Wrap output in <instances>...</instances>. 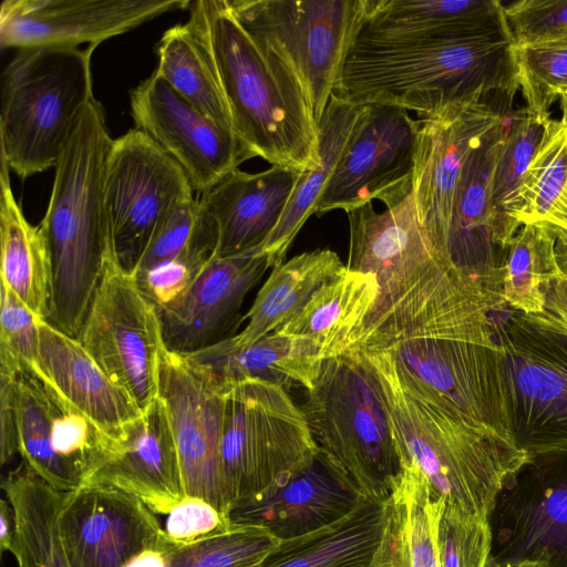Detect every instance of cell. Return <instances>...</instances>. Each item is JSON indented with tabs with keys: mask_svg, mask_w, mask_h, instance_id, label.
Instances as JSON below:
<instances>
[{
	"mask_svg": "<svg viewBox=\"0 0 567 567\" xmlns=\"http://www.w3.org/2000/svg\"><path fill=\"white\" fill-rule=\"evenodd\" d=\"M499 311L477 282L434 254L379 290L347 350L386 353L415 386L516 445L493 328Z\"/></svg>",
	"mask_w": 567,
	"mask_h": 567,
	"instance_id": "obj_1",
	"label": "cell"
},
{
	"mask_svg": "<svg viewBox=\"0 0 567 567\" xmlns=\"http://www.w3.org/2000/svg\"><path fill=\"white\" fill-rule=\"evenodd\" d=\"M518 90L517 49L506 28L442 39L360 32L333 94L353 104L412 110L422 120L476 102L511 113Z\"/></svg>",
	"mask_w": 567,
	"mask_h": 567,
	"instance_id": "obj_2",
	"label": "cell"
},
{
	"mask_svg": "<svg viewBox=\"0 0 567 567\" xmlns=\"http://www.w3.org/2000/svg\"><path fill=\"white\" fill-rule=\"evenodd\" d=\"M186 22L196 35L230 116L234 133L271 165L311 169L319 125L291 62L251 35L228 0H196Z\"/></svg>",
	"mask_w": 567,
	"mask_h": 567,
	"instance_id": "obj_3",
	"label": "cell"
},
{
	"mask_svg": "<svg viewBox=\"0 0 567 567\" xmlns=\"http://www.w3.org/2000/svg\"><path fill=\"white\" fill-rule=\"evenodd\" d=\"M355 352L379 381L402 460L415 464L447 503L488 519L503 485L526 462V454L415 386L386 353Z\"/></svg>",
	"mask_w": 567,
	"mask_h": 567,
	"instance_id": "obj_4",
	"label": "cell"
},
{
	"mask_svg": "<svg viewBox=\"0 0 567 567\" xmlns=\"http://www.w3.org/2000/svg\"><path fill=\"white\" fill-rule=\"evenodd\" d=\"M112 141L94 99L54 167L49 205L38 226L51 264L48 321L75 339L111 257L103 187Z\"/></svg>",
	"mask_w": 567,
	"mask_h": 567,
	"instance_id": "obj_5",
	"label": "cell"
},
{
	"mask_svg": "<svg viewBox=\"0 0 567 567\" xmlns=\"http://www.w3.org/2000/svg\"><path fill=\"white\" fill-rule=\"evenodd\" d=\"M95 47L20 49L4 69L1 161L21 178L55 167L94 100Z\"/></svg>",
	"mask_w": 567,
	"mask_h": 567,
	"instance_id": "obj_6",
	"label": "cell"
},
{
	"mask_svg": "<svg viewBox=\"0 0 567 567\" xmlns=\"http://www.w3.org/2000/svg\"><path fill=\"white\" fill-rule=\"evenodd\" d=\"M319 449L364 496L385 499L403 460L378 379L352 350L324 360L300 405Z\"/></svg>",
	"mask_w": 567,
	"mask_h": 567,
	"instance_id": "obj_7",
	"label": "cell"
},
{
	"mask_svg": "<svg viewBox=\"0 0 567 567\" xmlns=\"http://www.w3.org/2000/svg\"><path fill=\"white\" fill-rule=\"evenodd\" d=\"M318 451L286 388L259 379L226 384L220 460L231 506L281 481Z\"/></svg>",
	"mask_w": 567,
	"mask_h": 567,
	"instance_id": "obj_8",
	"label": "cell"
},
{
	"mask_svg": "<svg viewBox=\"0 0 567 567\" xmlns=\"http://www.w3.org/2000/svg\"><path fill=\"white\" fill-rule=\"evenodd\" d=\"M493 328L517 447L567 451V332L508 308L493 313Z\"/></svg>",
	"mask_w": 567,
	"mask_h": 567,
	"instance_id": "obj_9",
	"label": "cell"
},
{
	"mask_svg": "<svg viewBox=\"0 0 567 567\" xmlns=\"http://www.w3.org/2000/svg\"><path fill=\"white\" fill-rule=\"evenodd\" d=\"M240 24L301 78L319 125L367 16V0H228Z\"/></svg>",
	"mask_w": 567,
	"mask_h": 567,
	"instance_id": "obj_10",
	"label": "cell"
},
{
	"mask_svg": "<svg viewBox=\"0 0 567 567\" xmlns=\"http://www.w3.org/2000/svg\"><path fill=\"white\" fill-rule=\"evenodd\" d=\"M103 195L111 258L133 275L157 229L194 198V189L183 169L134 127L112 141Z\"/></svg>",
	"mask_w": 567,
	"mask_h": 567,
	"instance_id": "obj_11",
	"label": "cell"
},
{
	"mask_svg": "<svg viewBox=\"0 0 567 567\" xmlns=\"http://www.w3.org/2000/svg\"><path fill=\"white\" fill-rule=\"evenodd\" d=\"M78 340L141 411L158 396L165 344L157 309L111 257Z\"/></svg>",
	"mask_w": 567,
	"mask_h": 567,
	"instance_id": "obj_12",
	"label": "cell"
},
{
	"mask_svg": "<svg viewBox=\"0 0 567 567\" xmlns=\"http://www.w3.org/2000/svg\"><path fill=\"white\" fill-rule=\"evenodd\" d=\"M488 564L567 567V451L527 456L488 516Z\"/></svg>",
	"mask_w": 567,
	"mask_h": 567,
	"instance_id": "obj_13",
	"label": "cell"
},
{
	"mask_svg": "<svg viewBox=\"0 0 567 567\" xmlns=\"http://www.w3.org/2000/svg\"><path fill=\"white\" fill-rule=\"evenodd\" d=\"M419 128L405 109L364 104L315 214L347 212L373 199L386 208L401 203L413 190Z\"/></svg>",
	"mask_w": 567,
	"mask_h": 567,
	"instance_id": "obj_14",
	"label": "cell"
},
{
	"mask_svg": "<svg viewBox=\"0 0 567 567\" xmlns=\"http://www.w3.org/2000/svg\"><path fill=\"white\" fill-rule=\"evenodd\" d=\"M225 390L226 384L164 348L158 396L167 409L185 494L210 503L229 518L231 504L220 460Z\"/></svg>",
	"mask_w": 567,
	"mask_h": 567,
	"instance_id": "obj_15",
	"label": "cell"
},
{
	"mask_svg": "<svg viewBox=\"0 0 567 567\" xmlns=\"http://www.w3.org/2000/svg\"><path fill=\"white\" fill-rule=\"evenodd\" d=\"M135 128L151 138L204 194L256 157L229 128L205 115L153 73L131 92Z\"/></svg>",
	"mask_w": 567,
	"mask_h": 567,
	"instance_id": "obj_16",
	"label": "cell"
},
{
	"mask_svg": "<svg viewBox=\"0 0 567 567\" xmlns=\"http://www.w3.org/2000/svg\"><path fill=\"white\" fill-rule=\"evenodd\" d=\"M60 524L70 567H124L144 551L175 548L147 505L111 487L65 492Z\"/></svg>",
	"mask_w": 567,
	"mask_h": 567,
	"instance_id": "obj_17",
	"label": "cell"
},
{
	"mask_svg": "<svg viewBox=\"0 0 567 567\" xmlns=\"http://www.w3.org/2000/svg\"><path fill=\"white\" fill-rule=\"evenodd\" d=\"M189 0H3L2 49L73 47L126 33L164 13L188 8Z\"/></svg>",
	"mask_w": 567,
	"mask_h": 567,
	"instance_id": "obj_18",
	"label": "cell"
},
{
	"mask_svg": "<svg viewBox=\"0 0 567 567\" xmlns=\"http://www.w3.org/2000/svg\"><path fill=\"white\" fill-rule=\"evenodd\" d=\"M81 485L118 489L159 515L186 497L172 425L159 396L105 434L100 460Z\"/></svg>",
	"mask_w": 567,
	"mask_h": 567,
	"instance_id": "obj_19",
	"label": "cell"
},
{
	"mask_svg": "<svg viewBox=\"0 0 567 567\" xmlns=\"http://www.w3.org/2000/svg\"><path fill=\"white\" fill-rule=\"evenodd\" d=\"M507 114L476 102L419 118L413 193L430 244L441 258L465 162L483 135Z\"/></svg>",
	"mask_w": 567,
	"mask_h": 567,
	"instance_id": "obj_20",
	"label": "cell"
},
{
	"mask_svg": "<svg viewBox=\"0 0 567 567\" xmlns=\"http://www.w3.org/2000/svg\"><path fill=\"white\" fill-rule=\"evenodd\" d=\"M269 267L264 247L213 255L187 291L157 310L166 349L187 355L235 336L244 300Z\"/></svg>",
	"mask_w": 567,
	"mask_h": 567,
	"instance_id": "obj_21",
	"label": "cell"
},
{
	"mask_svg": "<svg viewBox=\"0 0 567 567\" xmlns=\"http://www.w3.org/2000/svg\"><path fill=\"white\" fill-rule=\"evenodd\" d=\"M509 114L483 135L465 162L443 251L446 261L477 282L502 309L507 308L502 295V271L507 247L496 229L492 177Z\"/></svg>",
	"mask_w": 567,
	"mask_h": 567,
	"instance_id": "obj_22",
	"label": "cell"
},
{
	"mask_svg": "<svg viewBox=\"0 0 567 567\" xmlns=\"http://www.w3.org/2000/svg\"><path fill=\"white\" fill-rule=\"evenodd\" d=\"M364 497L357 484L318 451L310 462L281 481L236 502L229 511V522L261 527L278 542H285L341 520Z\"/></svg>",
	"mask_w": 567,
	"mask_h": 567,
	"instance_id": "obj_23",
	"label": "cell"
},
{
	"mask_svg": "<svg viewBox=\"0 0 567 567\" xmlns=\"http://www.w3.org/2000/svg\"><path fill=\"white\" fill-rule=\"evenodd\" d=\"M301 173L280 165L255 174L237 168L202 194L199 204L217 234L214 255L228 257L264 247Z\"/></svg>",
	"mask_w": 567,
	"mask_h": 567,
	"instance_id": "obj_24",
	"label": "cell"
},
{
	"mask_svg": "<svg viewBox=\"0 0 567 567\" xmlns=\"http://www.w3.org/2000/svg\"><path fill=\"white\" fill-rule=\"evenodd\" d=\"M39 380L110 433L142 411L93 360L81 342L48 320L39 321Z\"/></svg>",
	"mask_w": 567,
	"mask_h": 567,
	"instance_id": "obj_25",
	"label": "cell"
},
{
	"mask_svg": "<svg viewBox=\"0 0 567 567\" xmlns=\"http://www.w3.org/2000/svg\"><path fill=\"white\" fill-rule=\"evenodd\" d=\"M350 270L372 274L379 290L425 262L435 252L419 217L413 190L384 212L372 202L348 209Z\"/></svg>",
	"mask_w": 567,
	"mask_h": 567,
	"instance_id": "obj_26",
	"label": "cell"
},
{
	"mask_svg": "<svg viewBox=\"0 0 567 567\" xmlns=\"http://www.w3.org/2000/svg\"><path fill=\"white\" fill-rule=\"evenodd\" d=\"M184 357L224 384L259 379L287 390L291 386L309 390L324 362L310 338L280 331L243 347L234 344L228 338Z\"/></svg>",
	"mask_w": 567,
	"mask_h": 567,
	"instance_id": "obj_27",
	"label": "cell"
},
{
	"mask_svg": "<svg viewBox=\"0 0 567 567\" xmlns=\"http://www.w3.org/2000/svg\"><path fill=\"white\" fill-rule=\"evenodd\" d=\"M445 504L420 468L403 461L385 498L384 529L370 567H441L439 526Z\"/></svg>",
	"mask_w": 567,
	"mask_h": 567,
	"instance_id": "obj_28",
	"label": "cell"
},
{
	"mask_svg": "<svg viewBox=\"0 0 567 567\" xmlns=\"http://www.w3.org/2000/svg\"><path fill=\"white\" fill-rule=\"evenodd\" d=\"M497 0H367L360 32L396 39L468 37L506 29Z\"/></svg>",
	"mask_w": 567,
	"mask_h": 567,
	"instance_id": "obj_29",
	"label": "cell"
},
{
	"mask_svg": "<svg viewBox=\"0 0 567 567\" xmlns=\"http://www.w3.org/2000/svg\"><path fill=\"white\" fill-rule=\"evenodd\" d=\"M1 487L16 515L10 553L19 567H70L60 524L65 492L22 460L2 478Z\"/></svg>",
	"mask_w": 567,
	"mask_h": 567,
	"instance_id": "obj_30",
	"label": "cell"
},
{
	"mask_svg": "<svg viewBox=\"0 0 567 567\" xmlns=\"http://www.w3.org/2000/svg\"><path fill=\"white\" fill-rule=\"evenodd\" d=\"M385 524V499L364 497L341 520L279 542L256 567H370Z\"/></svg>",
	"mask_w": 567,
	"mask_h": 567,
	"instance_id": "obj_31",
	"label": "cell"
},
{
	"mask_svg": "<svg viewBox=\"0 0 567 567\" xmlns=\"http://www.w3.org/2000/svg\"><path fill=\"white\" fill-rule=\"evenodd\" d=\"M343 269L346 264L331 249L302 252L274 267L245 317L247 324L230 337L231 342L248 346L280 330Z\"/></svg>",
	"mask_w": 567,
	"mask_h": 567,
	"instance_id": "obj_32",
	"label": "cell"
},
{
	"mask_svg": "<svg viewBox=\"0 0 567 567\" xmlns=\"http://www.w3.org/2000/svg\"><path fill=\"white\" fill-rule=\"evenodd\" d=\"M10 169L1 161L0 276L4 285L39 320H48L51 301V264L39 227L31 225L18 204Z\"/></svg>",
	"mask_w": 567,
	"mask_h": 567,
	"instance_id": "obj_33",
	"label": "cell"
},
{
	"mask_svg": "<svg viewBox=\"0 0 567 567\" xmlns=\"http://www.w3.org/2000/svg\"><path fill=\"white\" fill-rule=\"evenodd\" d=\"M364 110L362 104L331 95L319 123V161L301 173L287 207L267 239L264 251L270 267L285 262L293 239L316 213L319 198L332 176Z\"/></svg>",
	"mask_w": 567,
	"mask_h": 567,
	"instance_id": "obj_34",
	"label": "cell"
},
{
	"mask_svg": "<svg viewBox=\"0 0 567 567\" xmlns=\"http://www.w3.org/2000/svg\"><path fill=\"white\" fill-rule=\"evenodd\" d=\"M378 296L374 275L350 270L346 266L278 331L310 338L326 360L347 350L353 332L364 322Z\"/></svg>",
	"mask_w": 567,
	"mask_h": 567,
	"instance_id": "obj_35",
	"label": "cell"
},
{
	"mask_svg": "<svg viewBox=\"0 0 567 567\" xmlns=\"http://www.w3.org/2000/svg\"><path fill=\"white\" fill-rule=\"evenodd\" d=\"M544 124L525 107L514 110L508 115L506 134L492 177L496 229L507 248L522 227L527 172L540 142Z\"/></svg>",
	"mask_w": 567,
	"mask_h": 567,
	"instance_id": "obj_36",
	"label": "cell"
},
{
	"mask_svg": "<svg viewBox=\"0 0 567 567\" xmlns=\"http://www.w3.org/2000/svg\"><path fill=\"white\" fill-rule=\"evenodd\" d=\"M16 412L21 460L55 488L63 492L78 488L82 476L52 446V395L48 386L29 373L19 372Z\"/></svg>",
	"mask_w": 567,
	"mask_h": 567,
	"instance_id": "obj_37",
	"label": "cell"
},
{
	"mask_svg": "<svg viewBox=\"0 0 567 567\" xmlns=\"http://www.w3.org/2000/svg\"><path fill=\"white\" fill-rule=\"evenodd\" d=\"M157 59L154 73L209 118L233 131L212 69L187 23L164 32L157 45Z\"/></svg>",
	"mask_w": 567,
	"mask_h": 567,
	"instance_id": "obj_38",
	"label": "cell"
},
{
	"mask_svg": "<svg viewBox=\"0 0 567 567\" xmlns=\"http://www.w3.org/2000/svg\"><path fill=\"white\" fill-rule=\"evenodd\" d=\"M556 236L543 225L525 224L512 238L502 271V295L508 309L538 315L545 290L558 270Z\"/></svg>",
	"mask_w": 567,
	"mask_h": 567,
	"instance_id": "obj_39",
	"label": "cell"
},
{
	"mask_svg": "<svg viewBox=\"0 0 567 567\" xmlns=\"http://www.w3.org/2000/svg\"><path fill=\"white\" fill-rule=\"evenodd\" d=\"M567 230V125L548 118L527 172L522 226Z\"/></svg>",
	"mask_w": 567,
	"mask_h": 567,
	"instance_id": "obj_40",
	"label": "cell"
},
{
	"mask_svg": "<svg viewBox=\"0 0 567 567\" xmlns=\"http://www.w3.org/2000/svg\"><path fill=\"white\" fill-rule=\"evenodd\" d=\"M258 526L231 527L165 553L167 567H256L278 545Z\"/></svg>",
	"mask_w": 567,
	"mask_h": 567,
	"instance_id": "obj_41",
	"label": "cell"
},
{
	"mask_svg": "<svg viewBox=\"0 0 567 567\" xmlns=\"http://www.w3.org/2000/svg\"><path fill=\"white\" fill-rule=\"evenodd\" d=\"M517 65L525 109L545 123L567 87V40L517 49Z\"/></svg>",
	"mask_w": 567,
	"mask_h": 567,
	"instance_id": "obj_42",
	"label": "cell"
},
{
	"mask_svg": "<svg viewBox=\"0 0 567 567\" xmlns=\"http://www.w3.org/2000/svg\"><path fill=\"white\" fill-rule=\"evenodd\" d=\"M39 319L0 284V374L41 375Z\"/></svg>",
	"mask_w": 567,
	"mask_h": 567,
	"instance_id": "obj_43",
	"label": "cell"
},
{
	"mask_svg": "<svg viewBox=\"0 0 567 567\" xmlns=\"http://www.w3.org/2000/svg\"><path fill=\"white\" fill-rule=\"evenodd\" d=\"M492 540L487 518L446 502L439 526L441 567H487Z\"/></svg>",
	"mask_w": 567,
	"mask_h": 567,
	"instance_id": "obj_44",
	"label": "cell"
},
{
	"mask_svg": "<svg viewBox=\"0 0 567 567\" xmlns=\"http://www.w3.org/2000/svg\"><path fill=\"white\" fill-rule=\"evenodd\" d=\"M503 6L516 49L567 40V0H517Z\"/></svg>",
	"mask_w": 567,
	"mask_h": 567,
	"instance_id": "obj_45",
	"label": "cell"
},
{
	"mask_svg": "<svg viewBox=\"0 0 567 567\" xmlns=\"http://www.w3.org/2000/svg\"><path fill=\"white\" fill-rule=\"evenodd\" d=\"M213 254L192 251L133 274L144 296L157 310L176 302Z\"/></svg>",
	"mask_w": 567,
	"mask_h": 567,
	"instance_id": "obj_46",
	"label": "cell"
},
{
	"mask_svg": "<svg viewBox=\"0 0 567 567\" xmlns=\"http://www.w3.org/2000/svg\"><path fill=\"white\" fill-rule=\"evenodd\" d=\"M164 532L175 547L189 545L231 527L210 503L186 496L166 515Z\"/></svg>",
	"mask_w": 567,
	"mask_h": 567,
	"instance_id": "obj_47",
	"label": "cell"
},
{
	"mask_svg": "<svg viewBox=\"0 0 567 567\" xmlns=\"http://www.w3.org/2000/svg\"><path fill=\"white\" fill-rule=\"evenodd\" d=\"M558 270L545 290L540 313L529 315L567 332V230L554 231Z\"/></svg>",
	"mask_w": 567,
	"mask_h": 567,
	"instance_id": "obj_48",
	"label": "cell"
},
{
	"mask_svg": "<svg viewBox=\"0 0 567 567\" xmlns=\"http://www.w3.org/2000/svg\"><path fill=\"white\" fill-rule=\"evenodd\" d=\"M16 378L17 375L0 374V461L2 465L19 453Z\"/></svg>",
	"mask_w": 567,
	"mask_h": 567,
	"instance_id": "obj_49",
	"label": "cell"
},
{
	"mask_svg": "<svg viewBox=\"0 0 567 567\" xmlns=\"http://www.w3.org/2000/svg\"><path fill=\"white\" fill-rule=\"evenodd\" d=\"M16 533V515L12 505L7 498L0 501V550H8L12 546Z\"/></svg>",
	"mask_w": 567,
	"mask_h": 567,
	"instance_id": "obj_50",
	"label": "cell"
},
{
	"mask_svg": "<svg viewBox=\"0 0 567 567\" xmlns=\"http://www.w3.org/2000/svg\"><path fill=\"white\" fill-rule=\"evenodd\" d=\"M165 553L156 550L144 551L134 557L124 567H167Z\"/></svg>",
	"mask_w": 567,
	"mask_h": 567,
	"instance_id": "obj_51",
	"label": "cell"
},
{
	"mask_svg": "<svg viewBox=\"0 0 567 567\" xmlns=\"http://www.w3.org/2000/svg\"><path fill=\"white\" fill-rule=\"evenodd\" d=\"M559 105L561 111L560 120L567 125V95H559Z\"/></svg>",
	"mask_w": 567,
	"mask_h": 567,
	"instance_id": "obj_52",
	"label": "cell"
},
{
	"mask_svg": "<svg viewBox=\"0 0 567 567\" xmlns=\"http://www.w3.org/2000/svg\"><path fill=\"white\" fill-rule=\"evenodd\" d=\"M487 567H534L529 565H495V564H488Z\"/></svg>",
	"mask_w": 567,
	"mask_h": 567,
	"instance_id": "obj_53",
	"label": "cell"
},
{
	"mask_svg": "<svg viewBox=\"0 0 567 567\" xmlns=\"http://www.w3.org/2000/svg\"><path fill=\"white\" fill-rule=\"evenodd\" d=\"M561 94L567 95V87H565V89L563 90V92L560 93V95H561Z\"/></svg>",
	"mask_w": 567,
	"mask_h": 567,
	"instance_id": "obj_54",
	"label": "cell"
}]
</instances>
